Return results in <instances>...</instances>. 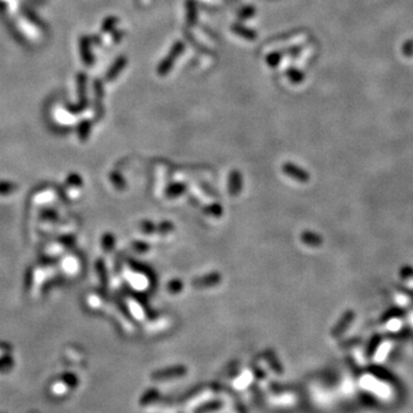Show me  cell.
I'll list each match as a JSON object with an SVG mask.
<instances>
[{
	"label": "cell",
	"instance_id": "cell-1",
	"mask_svg": "<svg viewBox=\"0 0 413 413\" xmlns=\"http://www.w3.org/2000/svg\"><path fill=\"white\" fill-rule=\"evenodd\" d=\"M354 319H355V312L351 311V310L345 311L344 315L341 317L339 325L335 327L334 331L338 332V333H342V332H344V330L350 325V322L353 321Z\"/></svg>",
	"mask_w": 413,
	"mask_h": 413
}]
</instances>
